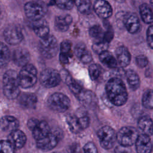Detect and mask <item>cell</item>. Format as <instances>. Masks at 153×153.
Segmentation results:
<instances>
[{
	"label": "cell",
	"mask_w": 153,
	"mask_h": 153,
	"mask_svg": "<svg viewBox=\"0 0 153 153\" xmlns=\"http://www.w3.org/2000/svg\"><path fill=\"white\" fill-rule=\"evenodd\" d=\"M106 91L109 100L116 106L124 105L127 100L128 95L125 85L119 78L110 79L106 85Z\"/></svg>",
	"instance_id": "6da1fadb"
},
{
	"label": "cell",
	"mask_w": 153,
	"mask_h": 153,
	"mask_svg": "<svg viewBox=\"0 0 153 153\" xmlns=\"http://www.w3.org/2000/svg\"><path fill=\"white\" fill-rule=\"evenodd\" d=\"M19 74L15 71L8 70L3 76V91L10 99L17 98L20 94Z\"/></svg>",
	"instance_id": "7a4b0ae2"
},
{
	"label": "cell",
	"mask_w": 153,
	"mask_h": 153,
	"mask_svg": "<svg viewBox=\"0 0 153 153\" xmlns=\"http://www.w3.org/2000/svg\"><path fill=\"white\" fill-rule=\"evenodd\" d=\"M26 17L33 22L43 19L47 11V5L41 1H32L27 2L24 7Z\"/></svg>",
	"instance_id": "3957f363"
},
{
	"label": "cell",
	"mask_w": 153,
	"mask_h": 153,
	"mask_svg": "<svg viewBox=\"0 0 153 153\" xmlns=\"http://www.w3.org/2000/svg\"><path fill=\"white\" fill-rule=\"evenodd\" d=\"M37 81V71L32 64H27L22 67L19 74L20 86L27 88L33 86Z\"/></svg>",
	"instance_id": "277c9868"
},
{
	"label": "cell",
	"mask_w": 153,
	"mask_h": 153,
	"mask_svg": "<svg viewBox=\"0 0 153 153\" xmlns=\"http://www.w3.org/2000/svg\"><path fill=\"white\" fill-rule=\"evenodd\" d=\"M39 50L45 58H53L56 55L59 50L56 38L54 36L49 35L47 37L41 39L39 42Z\"/></svg>",
	"instance_id": "5b68a950"
},
{
	"label": "cell",
	"mask_w": 153,
	"mask_h": 153,
	"mask_svg": "<svg viewBox=\"0 0 153 153\" xmlns=\"http://www.w3.org/2000/svg\"><path fill=\"white\" fill-rule=\"evenodd\" d=\"M47 103L51 109L58 112H65L70 106V100L68 97L60 93L51 94L48 99Z\"/></svg>",
	"instance_id": "8992f818"
},
{
	"label": "cell",
	"mask_w": 153,
	"mask_h": 153,
	"mask_svg": "<svg viewBox=\"0 0 153 153\" xmlns=\"http://www.w3.org/2000/svg\"><path fill=\"white\" fill-rule=\"evenodd\" d=\"M139 136L136 128L132 127H124L117 134V140L120 145L128 147L133 145Z\"/></svg>",
	"instance_id": "52a82bcc"
},
{
	"label": "cell",
	"mask_w": 153,
	"mask_h": 153,
	"mask_svg": "<svg viewBox=\"0 0 153 153\" xmlns=\"http://www.w3.org/2000/svg\"><path fill=\"white\" fill-rule=\"evenodd\" d=\"M97 136L102 147L106 149L112 148L117 139L115 131L109 126L100 128L97 131Z\"/></svg>",
	"instance_id": "ba28073f"
},
{
	"label": "cell",
	"mask_w": 153,
	"mask_h": 153,
	"mask_svg": "<svg viewBox=\"0 0 153 153\" xmlns=\"http://www.w3.org/2000/svg\"><path fill=\"white\" fill-rule=\"evenodd\" d=\"M62 78L60 74L52 68L43 70L40 75L41 84L46 88H52L60 83Z\"/></svg>",
	"instance_id": "9c48e42d"
},
{
	"label": "cell",
	"mask_w": 153,
	"mask_h": 153,
	"mask_svg": "<svg viewBox=\"0 0 153 153\" xmlns=\"http://www.w3.org/2000/svg\"><path fill=\"white\" fill-rule=\"evenodd\" d=\"M4 37L5 41L12 45L20 44L23 39L21 29L14 25H9L5 28L4 31Z\"/></svg>",
	"instance_id": "30bf717a"
},
{
	"label": "cell",
	"mask_w": 153,
	"mask_h": 153,
	"mask_svg": "<svg viewBox=\"0 0 153 153\" xmlns=\"http://www.w3.org/2000/svg\"><path fill=\"white\" fill-rule=\"evenodd\" d=\"M93 8L97 15L100 18L107 19L112 16V7L105 0H96L94 2Z\"/></svg>",
	"instance_id": "8fae6325"
},
{
	"label": "cell",
	"mask_w": 153,
	"mask_h": 153,
	"mask_svg": "<svg viewBox=\"0 0 153 153\" xmlns=\"http://www.w3.org/2000/svg\"><path fill=\"white\" fill-rule=\"evenodd\" d=\"M57 143V136L55 134L50 132L46 136L39 140H38L36 145L38 148L41 150L50 151L55 148Z\"/></svg>",
	"instance_id": "7c38bea8"
},
{
	"label": "cell",
	"mask_w": 153,
	"mask_h": 153,
	"mask_svg": "<svg viewBox=\"0 0 153 153\" xmlns=\"http://www.w3.org/2000/svg\"><path fill=\"white\" fill-rule=\"evenodd\" d=\"M135 144L137 153H151L152 151V144L151 139L144 133L139 135Z\"/></svg>",
	"instance_id": "4fadbf2b"
},
{
	"label": "cell",
	"mask_w": 153,
	"mask_h": 153,
	"mask_svg": "<svg viewBox=\"0 0 153 153\" xmlns=\"http://www.w3.org/2000/svg\"><path fill=\"white\" fill-rule=\"evenodd\" d=\"M13 59L16 65L23 67L28 64L30 60V54L26 49L19 48L14 50Z\"/></svg>",
	"instance_id": "5bb4252c"
},
{
	"label": "cell",
	"mask_w": 153,
	"mask_h": 153,
	"mask_svg": "<svg viewBox=\"0 0 153 153\" xmlns=\"http://www.w3.org/2000/svg\"><path fill=\"white\" fill-rule=\"evenodd\" d=\"M8 140L12 143L15 148L20 149L25 145L26 142V136L22 131L17 129L10 133Z\"/></svg>",
	"instance_id": "9a60e30c"
},
{
	"label": "cell",
	"mask_w": 153,
	"mask_h": 153,
	"mask_svg": "<svg viewBox=\"0 0 153 153\" xmlns=\"http://www.w3.org/2000/svg\"><path fill=\"white\" fill-rule=\"evenodd\" d=\"M19 121L14 117L5 116L0 119V128L5 132H12L18 128Z\"/></svg>",
	"instance_id": "2e32d148"
},
{
	"label": "cell",
	"mask_w": 153,
	"mask_h": 153,
	"mask_svg": "<svg viewBox=\"0 0 153 153\" xmlns=\"http://www.w3.org/2000/svg\"><path fill=\"white\" fill-rule=\"evenodd\" d=\"M61 78L63 79L64 82L66 84V85L68 86L70 90L75 94L79 95L82 91L81 87L79 85L78 83H77L72 76L69 74V73L63 70L60 73Z\"/></svg>",
	"instance_id": "e0dca14e"
},
{
	"label": "cell",
	"mask_w": 153,
	"mask_h": 153,
	"mask_svg": "<svg viewBox=\"0 0 153 153\" xmlns=\"http://www.w3.org/2000/svg\"><path fill=\"white\" fill-rule=\"evenodd\" d=\"M32 28L35 34L41 39L49 35V27L47 22L43 19L33 22Z\"/></svg>",
	"instance_id": "ac0fdd59"
},
{
	"label": "cell",
	"mask_w": 153,
	"mask_h": 153,
	"mask_svg": "<svg viewBox=\"0 0 153 153\" xmlns=\"http://www.w3.org/2000/svg\"><path fill=\"white\" fill-rule=\"evenodd\" d=\"M116 56L118 63L121 67H126L130 62L131 56L128 49L124 46H120L116 50Z\"/></svg>",
	"instance_id": "d6986e66"
},
{
	"label": "cell",
	"mask_w": 153,
	"mask_h": 153,
	"mask_svg": "<svg viewBox=\"0 0 153 153\" xmlns=\"http://www.w3.org/2000/svg\"><path fill=\"white\" fill-rule=\"evenodd\" d=\"M76 56L84 63H88L92 60V56L86 46L82 43L76 44L74 50Z\"/></svg>",
	"instance_id": "ffe728a7"
},
{
	"label": "cell",
	"mask_w": 153,
	"mask_h": 153,
	"mask_svg": "<svg viewBox=\"0 0 153 153\" xmlns=\"http://www.w3.org/2000/svg\"><path fill=\"white\" fill-rule=\"evenodd\" d=\"M127 30L131 33H136L140 27V22L138 17L135 14L127 15L124 21Z\"/></svg>",
	"instance_id": "44dd1931"
},
{
	"label": "cell",
	"mask_w": 153,
	"mask_h": 153,
	"mask_svg": "<svg viewBox=\"0 0 153 153\" xmlns=\"http://www.w3.org/2000/svg\"><path fill=\"white\" fill-rule=\"evenodd\" d=\"M32 131L33 137L38 140L48 135L50 133V128L46 121H39Z\"/></svg>",
	"instance_id": "7402d4cb"
},
{
	"label": "cell",
	"mask_w": 153,
	"mask_h": 153,
	"mask_svg": "<svg viewBox=\"0 0 153 153\" xmlns=\"http://www.w3.org/2000/svg\"><path fill=\"white\" fill-rule=\"evenodd\" d=\"M72 22V18L69 14L65 16H57L55 18L54 26L60 32L66 31Z\"/></svg>",
	"instance_id": "603a6c76"
},
{
	"label": "cell",
	"mask_w": 153,
	"mask_h": 153,
	"mask_svg": "<svg viewBox=\"0 0 153 153\" xmlns=\"http://www.w3.org/2000/svg\"><path fill=\"white\" fill-rule=\"evenodd\" d=\"M19 102L22 106L25 108H33L37 102L36 96L31 93L22 94L19 99Z\"/></svg>",
	"instance_id": "cb8c5ba5"
},
{
	"label": "cell",
	"mask_w": 153,
	"mask_h": 153,
	"mask_svg": "<svg viewBox=\"0 0 153 153\" xmlns=\"http://www.w3.org/2000/svg\"><path fill=\"white\" fill-rule=\"evenodd\" d=\"M138 126L144 134L149 136L153 134V122L149 117L143 116L140 118Z\"/></svg>",
	"instance_id": "d4e9b609"
},
{
	"label": "cell",
	"mask_w": 153,
	"mask_h": 153,
	"mask_svg": "<svg viewBox=\"0 0 153 153\" xmlns=\"http://www.w3.org/2000/svg\"><path fill=\"white\" fill-rule=\"evenodd\" d=\"M99 59L102 63L108 68L114 69L117 68L118 62L115 57L108 51H105L99 54Z\"/></svg>",
	"instance_id": "484cf974"
},
{
	"label": "cell",
	"mask_w": 153,
	"mask_h": 153,
	"mask_svg": "<svg viewBox=\"0 0 153 153\" xmlns=\"http://www.w3.org/2000/svg\"><path fill=\"white\" fill-rule=\"evenodd\" d=\"M140 15L143 21L148 24L153 23V11L148 5L142 4L139 7Z\"/></svg>",
	"instance_id": "4316f807"
},
{
	"label": "cell",
	"mask_w": 153,
	"mask_h": 153,
	"mask_svg": "<svg viewBox=\"0 0 153 153\" xmlns=\"http://www.w3.org/2000/svg\"><path fill=\"white\" fill-rule=\"evenodd\" d=\"M10 57V52L8 47L0 42V68H4L8 65Z\"/></svg>",
	"instance_id": "83f0119b"
},
{
	"label": "cell",
	"mask_w": 153,
	"mask_h": 153,
	"mask_svg": "<svg viewBox=\"0 0 153 153\" xmlns=\"http://www.w3.org/2000/svg\"><path fill=\"white\" fill-rule=\"evenodd\" d=\"M78 10L83 14H88L91 12L92 6L90 0H74Z\"/></svg>",
	"instance_id": "f1b7e54d"
},
{
	"label": "cell",
	"mask_w": 153,
	"mask_h": 153,
	"mask_svg": "<svg viewBox=\"0 0 153 153\" xmlns=\"http://www.w3.org/2000/svg\"><path fill=\"white\" fill-rule=\"evenodd\" d=\"M128 84L131 89L135 90L139 87L140 81L138 75L133 70H128L126 74Z\"/></svg>",
	"instance_id": "f546056e"
},
{
	"label": "cell",
	"mask_w": 153,
	"mask_h": 153,
	"mask_svg": "<svg viewBox=\"0 0 153 153\" xmlns=\"http://www.w3.org/2000/svg\"><path fill=\"white\" fill-rule=\"evenodd\" d=\"M67 124L69 126V129L73 133H76L80 132L82 129L81 128L78 118L75 115H69L66 118Z\"/></svg>",
	"instance_id": "4dcf8cb0"
},
{
	"label": "cell",
	"mask_w": 153,
	"mask_h": 153,
	"mask_svg": "<svg viewBox=\"0 0 153 153\" xmlns=\"http://www.w3.org/2000/svg\"><path fill=\"white\" fill-rule=\"evenodd\" d=\"M142 104L147 109H153V90L146 91L142 97Z\"/></svg>",
	"instance_id": "1f68e13d"
},
{
	"label": "cell",
	"mask_w": 153,
	"mask_h": 153,
	"mask_svg": "<svg viewBox=\"0 0 153 153\" xmlns=\"http://www.w3.org/2000/svg\"><path fill=\"white\" fill-rule=\"evenodd\" d=\"M89 34L92 38L97 39L98 41H100L103 40L105 33L99 25H94L90 27Z\"/></svg>",
	"instance_id": "d6a6232c"
},
{
	"label": "cell",
	"mask_w": 153,
	"mask_h": 153,
	"mask_svg": "<svg viewBox=\"0 0 153 153\" xmlns=\"http://www.w3.org/2000/svg\"><path fill=\"white\" fill-rule=\"evenodd\" d=\"M108 44L109 42L104 40L97 41L93 44L92 49L96 53L100 54L102 53L107 51L108 48Z\"/></svg>",
	"instance_id": "836d02e7"
},
{
	"label": "cell",
	"mask_w": 153,
	"mask_h": 153,
	"mask_svg": "<svg viewBox=\"0 0 153 153\" xmlns=\"http://www.w3.org/2000/svg\"><path fill=\"white\" fill-rule=\"evenodd\" d=\"M81 98L84 103L86 105H91L94 104L96 102V97L94 94L91 91H85L80 94Z\"/></svg>",
	"instance_id": "e575fe53"
},
{
	"label": "cell",
	"mask_w": 153,
	"mask_h": 153,
	"mask_svg": "<svg viewBox=\"0 0 153 153\" xmlns=\"http://www.w3.org/2000/svg\"><path fill=\"white\" fill-rule=\"evenodd\" d=\"M0 153H15V148L8 140H0Z\"/></svg>",
	"instance_id": "d590c367"
},
{
	"label": "cell",
	"mask_w": 153,
	"mask_h": 153,
	"mask_svg": "<svg viewBox=\"0 0 153 153\" xmlns=\"http://www.w3.org/2000/svg\"><path fill=\"white\" fill-rule=\"evenodd\" d=\"M71 47L72 45L69 41L64 40L63 41L60 46V54H62L63 56L70 57L71 56Z\"/></svg>",
	"instance_id": "8d00e7d4"
},
{
	"label": "cell",
	"mask_w": 153,
	"mask_h": 153,
	"mask_svg": "<svg viewBox=\"0 0 153 153\" xmlns=\"http://www.w3.org/2000/svg\"><path fill=\"white\" fill-rule=\"evenodd\" d=\"M55 4L62 10H69L73 8L74 0H54Z\"/></svg>",
	"instance_id": "74e56055"
},
{
	"label": "cell",
	"mask_w": 153,
	"mask_h": 153,
	"mask_svg": "<svg viewBox=\"0 0 153 153\" xmlns=\"http://www.w3.org/2000/svg\"><path fill=\"white\" fill-rule=\"evenodd\" d=\"M81 128L85 129L88 127L90 120L88 116L85 112H80L76 115Z\"/></svg>",
	"instance_id": "f35d334b"
},
{
	"label": "cell",
	"mask_w": 153,
	"mask_h": 153,
	"mask_svg": "<svg viewBox=\"0 0 153 153\" xmlns=\"http://www.w3.org/2000/svg\"><path fill=\"white\" fill-rule=\"evenodd\" d=\"M88 73L91 79L92 80H96L100 75V67L97 64H92L88 68Z\"/></svg>",
	"instance_id": "ab89813d"
},
{
	"label": "cell",
	"mask_w": 153,
	"mask_h": 153,
	"mask_svg": "<svg viewBox=\"0 0 153 153\" xmlns=\"http://www.w3.org/2000/svg\"><path fill=\"white\" fill-rule=\"evenodd\" d=\"M84 153H98L97 149L93 142H88L84 146Z\"/></svg>",
	"instance_id": "60d3db41"
},
{
	"label": "cell",
	"mask_w": 153,
	"mask_h": 153,
	"mask_svg": "<svg viewBox=\"0 0 153 153\" xmlns=\"http://www.w3.org/2000/svg\"><path fill=\"white\" fill-rule=\"evenodd\" d=\"M146 38L148 45L153 49V25L149 26L147 29Z\"/></svg>",
	"instance_id": "b9f144b4"
},
{
	"label": "cell",
	"mask_w": 153,
	"mask_h": 153,
	"mask_svg": "<svg viewBox=\"0 0 153 153\" xmlns=\"http://www.w3.org/2000/svg\"><path fill=\"white\" fill-rule=\"evenodd\" d=\"M136 62L138 66L140 68H144L147 65L148 63V60L145 56L139 55L137 56L136 59Z\"/></svg>",
	"instance_id": "7bdbcfd3"
},
{
	"label": "cell",
	"mask_w": 153,
	"mask_h": 153,
	"mask_svg": "<svg viewBox=\"0 0 153 153\" xmlns=\"http://www.w3.org/2000/svg\"><path fill=\"white\" fill-rule=\"evenodd\" d=\"M38 123H39V121L37 119L35 118H32L29 120L27 122V126L30 130H32L35 128V127L38 124Z\"/></svg>",
	"instance_id": "ee69618b"
},
{
	"label": "cell",
	"mask_w": 153,
	"mask_h": 153,
	"mask_svg": "<svg viewBox=\"0 0 153 153\" xmlns=\"http://www.w3.org/2000/svg\"><path fill=\"white\" fill-rule=\"evenodd\" d=\"M70 153H81V148L78 143H74L71 146Z\"/></svg>",
	"instance_id": "f6af8a7d"
},
{
	"label": "cell",
	"mask_w": 153,
	"mask_h": 153,
	"mask_svg": "<svg viewBox=\"0 0 153 153\" xmlns=\"http://www.w3.org/2000/svg\"><path fill=\"white\" fill-rule=\"evenodd\" d=\"M115 153H127V150L126 148V146H121L117 147L115 150Z\"/></svg>",
	"instance_id": "bcb514c9"
},
{
	"label": "cell",
	"mask_w": 153,
	"mask_h": 153,
	"mask_svg": "<svg viewBox=\"0 0 153 153\" xmlns=\"http://www.w3.org/2000/svg\"><path fill=\"white\" fill-rule=\"evenodd\" d=\"M115 1H116L117 2H124L125 0H115Z\"/></svg>",
	"instance_id": "7dc6e473"
},
{
	"label": "cell",
	"mask_w": 153,
	"mask_h": 153,
	"mask_svg": "<svg viewBox=\"0 0 153 153\" xmlns=\"http://www.w3.org/2000/svg\"><path fill=\"white\" fill-rule=\"evenodd\" d=\"M150 2H151V5L152 7L153 8V0H150Z\"/></svg>",
	"instance_id": "c3c4849f"
},
{
	"label": "cell",
	"mask_w": 153,
	"mask_h": 153,
	"mask_svg": "<svg viewBox=\"0 0 153 153\" xmlns=\"http://www.w3.org/2000/svg\"><path fill=\"white\" fill-rule=\"evenodd\" d=\"M53 153H60V152H53Z\"/></svg>",
	"instance_id": "681fc988"
},
{
	"label": "cell",
	"mask_w": 153,
	"mask_h": 153,
	"mask_svg": "<svg viewBox=\"0 0 153 153\" xmlns=\"http://www.w3.org/2000/svg\"><path fill=\"white\" fill-rule=\"evenodd\" d=\"M0 14H1V11H0Z\"/></svg>",
	"instance_id": "f907efd6"
}]
</instances>
